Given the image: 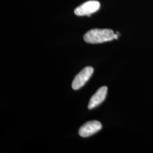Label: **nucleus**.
I'll use <instances>...</instances> for the list:
<instances>
[{"label": "nucleus", "mask_w": 153, "mask_h": 153, "mask_svg": "<svg viewBox=\"0 0 153 153\" xmlns=\"http://www.w3.org/2000/svg\"><path fill=\"white\" fill-rule=\"evenodd\" d=\"M115 33L111 29L94 28L89 30L83 36L84 40L90 44H98L112 41Z\"/></svg>", "instance_id": "nucleus-1"}, {"label": "nucleus", "mask_w": 153, "mask_h": 153, "mask_svg": "<svg viewBox=\"0 0 153 153\" xmlns=\"http://www.w3.org/2000/svg\"><path fill=\"white\" fill-rule=\"evenodd\" d=\"M94 73V69L91 66H87L83 69L76 77L72 82L73 89L76 90L82 88L88 82Z\"/></svg>", "instance_id": "nucleus-2"}, {"label": "nucleus", "mask_w": 153, "mask_h": 153, "mask_svg": "<svg viewBox=\"0 0 153 153\" xmlns=\"http://www.w3.org/2000/svg\"><path fill=\"white\" fill-rule=\"evenodd\" d=\"M99 7V2L98 1L91 0L77 7L74 10V13L78 16H90L91 14L98 11Z\"/></svg>", "instance_id": "nucleus-3"}, {"label": "nucleus", "mask_w": 153, "mask_h": 153, "mask_svg": "<svg viewBox=\"0 0 153 153\" xmlns=\"http://www.w3.org/2000/svg\"><path fill=\"white\" fill-rule=\"evenodd\" d=\"M102 128V124L98 121H90L80 127L78 133L82 137H89L99 131Z\"/></svg>", "instance_id": "nucleus-4"}, {"label": "nucleus", "mask_w": 153, "mask_h": 153, "mask_svg": "<svg viewBox=\"0 0 153 153\" xmlns=\"http://www.w3.org/2000/svg\"><path fill=\"white\" fill-rule=\"evenodd\" d=\"M108 88L106 86L99 88L90 99L88 104V108L92 109L101 104L106 98Z\"/></svg>", "instance_id": "nucleus-5"}, {"label": "nucleus", "mask_w": 153, "mask_h": 153, "mask_svg": "<svg viewBox=\"0 0 153 153\" xmlns=\"http://www.w3.org/2000/svg\"><path fill=\"white\" fill-rule=\"evenodd\" d=\"M118 37H119V35H118V34H117V33H116L115 35H114V39H118Z\"/></svg>", "instance_id": "nucleus-6"}]
</instances>
